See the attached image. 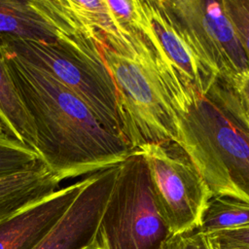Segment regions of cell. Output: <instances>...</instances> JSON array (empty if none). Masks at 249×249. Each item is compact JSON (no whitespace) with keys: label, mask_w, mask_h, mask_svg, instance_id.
I'll use <instances>...</instances> for the list:
<instances>
[{"label":"cell","mask_w":249,"mask_h":249,"mask_svg":"<svg viewBox=\"0 0 249 249\" xmlns=\"http://www.w3.org/2000/svg\"><path fill=\"white\" fill-rule=\"evenodd\" d=\"M0 133H5V132H4V129H3V126H2V124H1V123H0Z\"/></svg>","instance_id":"cell-21"},{"label":"cell","mask_w":249,"mask_h":249,"mask_svg":"<svg viewBox=\"0 0 249 249\" xmlns=\"http://www.w3.org/2000/svg\"><path fill=\"white\" fill-rule=\"evenodd\" d=\"M220 245V244H219ZM220 249H244V248H235V247H226V246H221L220 245Z\"/></svg>","instance_id":"cell-20"},{"label":"cell","mask_w":249,"mask_h":249,"mask_svg":"<svg viewBox=\"0 0 249 249\" xmlns=\"http://www.w3.org/2000/svg\"><path fill=\"white\" fill-rule=\"evenodd\" d=\"M161 249H220V245L210 234L196 230L171 235Z\"/></svg>","instance_id":"cell-17"},{"label":"cell","mask_w":249,"mask_h":249,"mask_svg":"<svg viewBox=\"0 0 249 249\" xmlns=\"http://www.w3.org/2000/svg\"><path fill=\"white\" fill-rule=\"evenodd\" d=\"M2 52L34 124L37 153L53 175L62 181L92 174L126 159L131 150L125 140L108 131L82 99L48 73Z\"/></svg>","instance_id":"cell-1"},{"label":"cell","mask_w":249,"mask_h":249,"mask_svg":"<svg viewBox=\"0 0 249 249\" xmlns=\"http://www.w3.org/2000/svg\"><path fill=\"white\" fill-rule=\"evenodd\" d=\"M210 234L221 246L249 249V226L225 230Z\"/></svg>","instance_id":"cell-18"},{"label":"cell","mask_w":249,"mask_h":249,"mask_svg":"<svg viewBox=\"0 0 249 249\" xmlns=\"http://www.w3.org/2000/svg\"><path fill=\"white\" fill-rule=\"evenodd\" d=\"M176 30L220 80L232 83L249 72V57L222 1L160 0Z\"/></svg>","instance_id":"cell-6"},{"label":"cell","mask_w":249,"mask_h":249,"mask_svg":"<svg viewBox=\"0 0 249 249\" xmlns=\"http://www.w3.org/2000/svg\"><path fill=\"white\" fill-rule=\"evenodd\" d=\"M60 180L42 160L19 172L0 176V222L58 190Z\"/></svg>","instance_id":"cell-11"},{"label":"cell","mask_w":249,"mask_h":249,"mask_svg":"<svg viewBox=\"0 0 249 249\" xmlns=\"http://www.w3.org/2000/svg\"><path fill=\"white\" fill-rule=\"evenodd\" d=\"M163 82L176 117V144L212 197L249 203V120L231 87L217 78L199 94L177 70Z\"/></svg>","instance_id":"cell-2"},{"label":"cell","mask_w":249,"mask_h":249,"mask_svg":"<svg viewBox=\"0 0 249 249\" xmlns=\"http://www.w3.org/2000/svg\"><path fill=\"white\" fill-rule=\"evenodd\" d=\"M0 123L4 132L37 152L34 124L18 95L0 49Z\"/></svg>","instance_id":"cell-12"},{"label":"cell","mask_w":249,"mask_h":249,"mask_svg":"<svg viewBox=\"0 0 249 249\" xmlns=\"http://www.w3.org/2000/svg\"><path fill=\"white\" fill-rule=\"evenodd\" d=\"M146 16L159 45L168 60L204 94L217 77L202 63L169 20L160 0H142Z\"/></svg>","instance_id":"cell-10"},{"label":"cell","mask_w":249,"mask_h":249,"mask_svg":"<svg viewBox=\"0 0 249 249\" xmlns=\"http://www.w3.org/2000/svg\"><path fill=\"white\" fill-rule=\"evenodd\" d=\"M119 165L88 176L86 185L67 211L33 249H95L98 228Z\"/></svg>","instance_id":"cell-8"},{"label":"cell","mask_w":249,"mask_h":249,"mask_svg":"<svg viewBox=\"0 0 249 249\" xmlns=\"http://www.w3.org/2000/svg\"><path fill=\"white\" fill-rule=\"evenodd\" d=\"M99 48L116 87L122 135L130 150L146 144H176V117L155 48L145 42L128 55L105 45Z\"/></svg>","instance_id":"cell-3"},{"label":"cell","mask_w":249,"mask_h":249,"mask_svg":"<svg viewBox=\"0 0 249 249\" xmlns=\"http://www.w3.org/2000/svg\"><path fill=\"white\" fill-rule=\"evenodd\" d=\"M223 4L249 57V0H223Z\"/></svg>","instance_id":"cell-16"},{"label":"cell","mask_w":249,"mask_h":249,"mask_svg":"<svg viewBox=\"0 0 249 249\" xmlns=\"http://www.w3.org/2000/svg\"><path fill=\"white\" fill-rule=\"evenodd\" d=\"M0 36L55 43L53 28L31 1L0 0Z\"/></svg>","instance_id":"cell-13"},{"label":"cell","mask_w":249,"mask_h":249,"mask_svg":"<svg viewBox=\"0 0 249 249\" xmlns=\"http://www.w3.org/2000/svg\"><path fill=\"white\" fill-rule=\"evenodd\" d=\"M0 48L51 75L82 99L108 131L123 137L117 90L102 53L87 56L57 42L9 36H0Z\"/></svg>","instance_id":"cell-5"},{"label":"cell","mask_w":249,"mask_h":249,"mask_svg":"<svg viewBox=\"0 0 249 249\" xmlns=\"http://www.w3.org/2000/svg\"><path fill=\"white\" fill-rule=\"evenodd\" d=\"M171 235L157 204L146 160L134 149L119 165L95 249H161Z\"/></svg>","instance_id":"cell-4"},{"label":"cell","mask_w":249,"mask_h":249,"mask_svg":"<svg viewBox=\"0 0 249 249\" xmlns=\"http://www.w3.org/2000/svg\"><path fill=\"white\" fill-rule=\"evenodd\" d=\"M229 86L233 89L245 115L249 120V72L239 76Z\"/></svg>","instance_id":"cell-19"},{"label":"cell","mask_w":249,"mask_h":249,"mask_svg":"<svg viewBox=\"0 0 249 249\" xmlns=\"http://www.w3.org/2000/svg\"><path fill=\"white\" fill-rule=\"evenodd\" d=\"M40 160L37 152L6 133H0V176L22 171Z\"/></svg>","instance_id":"cell-15"},{"label":"cell","mask_w":249,"mask_h":249,"mask_svg":"<svg viewBox=\"0 0 249 249\" xmlns=\"http://www.w3.org/2000/svg\"><path fill=\"white\" fill-rule=\"evenodd\" d=\"M137 149L146 160L157 204L171 233L197 230L212 195L188 156L175 143Z\"/></svg>","instance_id":"cell-7"},{"label":"cell","mask_w":249,"mask_h":249,"mask_svg":"<svg viewBox=\"0 0 249 249\" xmlns=\"http://www.w3.org/2000/svg\"><path fill=\"white\" fill-rule=\"evenodd\" d=\"M88 181L60 188L0 222V249H33L57 224Z\"/></svg>","instance_id":"cell-9"},{"label":"cell","mask_w":249,"mask_h":249,"mask_svg":"<svg viewBox=\"0 0 249 249\" xmlns=\"http://www.w3.org/2000/svg\"><path fill=\"white\" fill-rule=\"evenodd\" d=\"M249 226V203L213 196L204 211L198 231L205 233Z\"/></svg>","instance_id":"cell-14"}]
</instances>
